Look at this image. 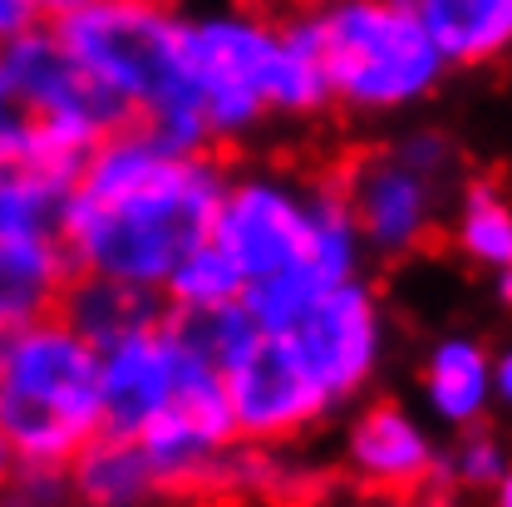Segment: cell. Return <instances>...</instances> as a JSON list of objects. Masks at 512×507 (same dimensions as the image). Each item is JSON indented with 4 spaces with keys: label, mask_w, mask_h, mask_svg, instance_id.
Listing matches in <instances>:
<instances>
[{
    "label": "cell",
    "mask_w": 512,
    "mask_h": 507,
    "mask_svg": "<svg viewBox=\"0 0 512 507\" xmlns=\"http://www.w3.org/2000/svg\"><path fill=\"white\" fill-rule=\"evenodd\" d=\"M488 507H512V468L503 473V483L488 493Z\"/></svg>",
    "instance_id": "4316f807"
},
{
    "label": "cell",
    "mask_w": 512,
    "mask_h": 507,
    "mask_svg": "<svg viewBox=\"0 0 512 507\" xmlns=\"http://www.w3.org/2000/svg\"><path fill=\"white\" fill-rule=\"evenodd\" d=\"M35 25V10L25 0H0V45H10L15 35H25Z\"/></svg>",
    "instance_id": "603a6c76"
},
{
    "label": "cell",
    "mask_w": 512,
    "mask_h": 507,
    "mask_svg": "<svg viewBox=\"0 0 512 507\" xmlns=\"http://www.w3.org/2000/svg\"><path fill=\"white\" fill-rule=\"evenodd\" d=\"M508 468H512L508 444H503L488 424H473V429H458V434L439 448V478H434V483L458 488V493H493Z\"/></svg>",
    "instance_id": "44dd1931"
},
{
    "label": "cell",
    "mask_w": 512,
    "mask_h": 507,
    "mask_svg": "<svg viewBox=\"0 0 512 507\" xmlns=\"http://www.w3.org/2000/svg\"><path fill=\"white\" fill-rule=\"evenodd\" d=\"M419 404L434 429H473L488 424L493 409V350L473 335H444L429 345L419 365Z\"/></svg>",
    "instance_id": "5bb4252c"
},
{
    "label": "cell",
    "mask_w": 512,
    "mask_h": 507,
    "mask_svg": "<svg viewBox=\"0 0 512 507\" xmlns=\"http://www.w3.org/2000/svg\"><path fill=\"white\" fill-rule=\"evenodd\" d=\"M222 380H227V409H232L237 444L291 448L330 419L316 389L301 380V370L291 365L286 345L271 330L256 335V345L237 365L222 370Z\"/></svg>",
    "instance_id": "7c38bea8"
},
{
    "label": "cell",
    "mask_w": 512,
    "mask_h": 507,
    "mask_svg": "<svg viewBox=\"0 0 512 507\" xmlns=\"http://www.w3.org/2000/svg\"><path fill=\"white\" fill-rule=\"evenodd\" d=\"M178 25H183L178 0H94L79 15L60 20L55 30L74 50V60L104 89H114L138 119L143 109L158 104V94L173 79Z\"/></svg>",
    "instance_id": "9c48e42d"
},
{
    "label": "cell",
    "mask_w": 512,
    "mask_h": 507,
    "mask_svg": "<svg viewBox=\"0 0 512 507\" xmlns=\"http://www.w3.org/2000/svg\"><path fill=\"white\" fill-rule=\"evenodd\" d=\"M64 493L74 507H153L168 498L148 448L114 429H99L64 463Z\"/></svg>",
    "instance_id": "9a60e30c"
},
{
    "label": "cell",
    "mask_w": 512,
    "mask_h": 507,
    "mask_svg": "<svg viewBox=\"0 0 512 507\" xmlns=\"http://www.w3.org/2000/svg\"><path fill=\"white\" fill-rule=\"evenodd\" d=\"M340 468L370 498H419L439 478V434L434 424L399 399H360L345 409Z\"/></svg>",
    "instance_id": "8fae6325"
},
{
    "label": "cell",
    "mask_w": 512,
    "mask_h": 507,
    "mask_svg": "<svg viewBox=\"0 0 512 507\" xmlns=\"http://www.w3.org/2000/svg\"><path fill=\"white\" fill-rule=\"evenodd\" d=\"M335 507H380V498H370V493H365V498H355V503H335Z\"/></svg>",
    "instance_id": "83f0119b"
},
{
    "label": "cell",
    "mask_w": 512,
    "mask_h": 507,
    "mask_svg": "<svg viewBox=\"0 0 512 507\" xmlns=\"http://www.w3.org/2000/svg\"><path fill=\"white\" fill-rule=\"evenodd\" d=\"M458 163V143L434 124L399 128L375 148L350 153L335 168V183L365 252L380 261H404L429 247L458 192Z\"/></svg>",
    "instance_id": "8992f818"
},
{
    "label": "cell",
    "mask_w": 512,
    "mask_h": 507,
    "mask_svg": "<svg viewBox=\"0 0 512 507\" xmlns=\"http://www.w3.org/2000/svg\"><path fill=\"white\" fill-rule=\"evenodd\" d=\"M212 242L242 271V306L261 330H281L325 291L365 276V242L340 197L335 168L242 163L227 168Z\"/></svg>",
    "instance_id": "3957f363"
},
{
    "label": "cell",
    "mask_w": 512,
    "mask_h": 507,
    "mask_svg": "<svg viewBox=\"0 0 512 507\" xmlns=\"http://www.w3.org/2000/svg\"><path fill=\"white\" fill-rule=\"evenodd\" d=\"M158 296H163V311H173V316H207V311H222V306L242 301V271L207 237L168 271Z\"/></svg>",
    "instance_id": "ffe728a7"
},
{
    "label": "cell",
    "mask_w": 512,
    "mask_h": 507,
    "mask_svg": "<svg viewBox=\"0 0 512 507\" xmlns=\"http://www.w3.org/2000/svg\"><path fill=\"white\" fill-rule=\"evenodd\" d=\"M55 316L69 320L94 350H104V345H114V340H124V335H133V330H143V325H153L163 316V296L143 291L133 281L74 271V281H69Z\"/></svg>",
    "instance_id": "ac0fdd59"
},
{
    "label": "cell",
    "mask_w": 512,
    "mask_h": 507,
    "mask_svg": "<svg viewBox=\"0 0 512 507\" xmlns=\"http://www.w3.org/2000/svg\"><path fill=\"white\" fill-rule=\"evenodd\" d=\"M30 10H35V20L40 25H60V20H69V15H79L84 5H94V0H25Z\"/></svg>",
    "instance_id": "d4e9b609"
},
{
    "label": "cell",
    "mask_w": 512,
    "mask_h": 507,
    "mask_svg": "<svg viewBox=\"0 0 512 507\" xmlns=\"http://www.w3.org/2000/svg\"><path fill=\"white\" fill-rule=\"evenodd\" d=\"M0 69L20 89L30 114L40 119L50 148L74 168L104 133L133 124V109L74 60V50L64 45V35L55 25L35 20L25 35L0 45Z\"/></svg>",
    "instance_id": "ba28073f"
},
{
    "label": "cell",
    "mask_w": 512,
    "mask_h": 507,
    "mask_svg": "<svg viewBox=\"0 0 512 507\" xmlns=\"http://www.w3.org/2000/svg\"><path fill=\"white\" fill-rule=\"evenodd\" d=\"M222 375L197 345L188 325L163 311L153 325L99 350V414L114 434H143L158 414H168L192 384Z\"/></svg>",
    "instance_id": "30bf717a"
},
{
    "label": "cell",
    "mask_w": 512,
    "mask_h": 507,
    "mask_svg": "<svg viewBox=\"0 0 512 507\" xmlns=\"http://www.w3.org/2000/svg\"><path fill=\"white\" fill-rule=\"evenodd\" d=\"M448 69H488L512 55V0H404Z\"/></svg>",
    "instance_id": "e0dca14e"
},
{
    "label": "cell",
    "mask_w": 512,
    "mask_h": 507,
    "mask_svg": "<svg viewBox=\"0 0 512 507\" xmlns=\"http://www.w3.org/2000/svg\"><path fill=\"white\" fill-rule=\"evenodd\" d=\"M493 404L512 409V340L503 350H493Z\"/></svg>",
    "instance_id": "cb8c5ba5"
},
{
    "label": "cell",
    "mask_w": 512,
    "mask_h": 507,
    "mask_svg": "<svg viewBox=\"0 0 512 507\" xmlns=\"http://www.w3.org/2000/svg\"><path fill=\"white\" fill-rule=\"evenodd\" d=\"M419 507H444V503H419Z\"/></svg>",
    "instance_id": "f1b7e54d"
},
{
    "label": "cell",
    "mask_w": 512,
    "mask_h": 507,
    "mask_svg": "<svg viewBox=\"0 0 512 507\" xmlns=\"http://www.w3.org/2000/svg\"><path fill=\"white\" fill-rule=\"evenodd\" d=\"M99 429V350L64 316L5 330L0 434L15 453V468L64 473V463Z\"/></svg>",
    "instance_id": "5b68a950"
},
{
    "label": "cell",
    "mask_w": 512,
    "mask_h": 507,
    "mask_svg": "<svg viewBox=\"0 0 512 507\" xmlns=\"http://www.w3.org/2000/svg\"><path fill=\"white\" fill-rule=\"evenodd\" d=\"M0 345H5V325H0Z\"/></svg>",
    "instance_id": "f546056e"
},
{
    "label": "cell",
    "mask_w": 512,
    "mask_h": 507,
    "mask_svg": "<svg viewBox=\"0 0 512 507\" xmlns=\"http://www.w3.org/2000/svg\"><path fill=\"white\" fill-rule=\"evenodd\" d=\"M74 281V256L60 227L45 232H0V325H30L60 311Z\"/></svg>",
    "instance_id": "4fadbf2b"
},
{
    "label": "cell",
    "mask_w": 512,
    "mask_h": 507,
    "mask_svg": "<svg viewBox=\"0 0 512 507\" xmlns=\"http://www.w3.org/2000/svg\"><path fill=\"white\" fill-rule=\"evenodd\" d=\"M10 478H15V453L5 444V434H0V493L10 488Z\"/></svg>",
    "instance_id": "484cf974"
},
{
    "label": "cell",
    "mask_w": 512,
    "mask_h": 507,
    "mask_svg": "<svg viewBox=\"0 0 512 507\" xmlns=\"http://www.w3.org/2000/svg\"><path fill=\"white\" fill-rule=\"evenodd\" d=\"M330 104L345 119H404L448 79L444 55L404 0H296Z\"/></svg>",
    "instance_id": "277c9868"
},
{
    "label": "cell",
    "mask_w": 512,
    "mask_h": 507,
    "mask_svg": "<svg viewBox=\"0 0 512 507\" xmlns=\"http://www.w3.org/2000/svg\"><path fill=\"white\" fill-rule=\"evenodd\" d=\"M444 227L453 252L473 271L493 276V291L512 301V192L488 183V178L458 183Z\"/></svg>",
    "instance_id": "2e32d148"
},
{
    "label": "cell",
    "mask_w": 512,
    "mask_h": 507,
    "mask_svg": "<svg viewBox=\"0 0 512 507\" xmlns=\"http://www.w3.org/2000/svg\"><path fill=\"white\" fill-rule=\"evenodd\" d=\"M69 178L55 163H0V232H64Z\"/></svg>",
    "instance_id": "d6986e66"
},
{
    "label": "cell",
    "mask_w": 512,
    "mask_h": 507,
    "mask_svg": "<svg viewBox=\"0 0 512 507\" xmlns=\"http://www.w3.org/2000/svg\"><path fill=\"white\" fill-rule=\"evenodd\" d=\"M271 335L286 345L291 365L316 389L330 419L360 404L389 360V311L365 276L325 291L316 306Z\"/></svg>",
    "instance_id": "52a82bcc"
},
{
    "label": "cell",
    "mask_w": 512,
    "mask_h": 507,
    "mask_svg": "<svg viewBox=\"0 0 512 507\" xmlns=\"http://www.w3.org/2000/svg\"><path fill=\"white\" fill-rule=\"evenodd\" d=\"M335 114L301 5H222L178 25L173 79L138 124L173 148H237L271 124Z\"/></svg>",
    "instance_id": "6da1fadb"
},
{
    "label": "cell",
    "mask_w": 512,
    "mask_h": 507,
    "mask_svg": "<svg viewBox=\"0 0 512 507\" xmlns=\"http://www.w3.org/2000/svg\"><path fill=\"white\" fill-rule=\"evenodd\" d=\"M227 163L212 148H173L138 119L104 133L74 168L64 242L74 271L163 291L168 271L212 237Z\"/></svg>",
    "instance_id": "7a4b0ae2"
},
{
    "label": "cell",
    "mask_w": 512,
    "mask_h": 507,
    "mask_svg": "<svg viewBox=\"0 0 512 507\" xmlns=\"http://www.w3.org/2000/svg\"><path fill=\"white\" fill-rule=\"evenodd\" d=\"M0 163H55V168L74 173V163H64L60 153L50 148L40 119L30 114L20 89L5 79V69H0Z\"/></svg>",
    "instance_id": "7402d4cb"
}]
</instances>
